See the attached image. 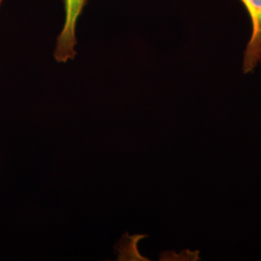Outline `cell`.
<instances>
[{"instance_id":"1","label":"cell","mask_w":261,"mask_h":261,"mask_svg":"<svg viewBox=\"0 0 261 261\" xmlns=\"http://www.w3.org/2000/svg\"><path fill=\"white\" fill-rule=\"evenodd\" d=\"M86 4L87 0H64V22L56 39L54 51V57L59 63H66L75 59L77 44L76 25Z\"/></svg>"},{"instance_id":"2","label":"cell","mask_w":261,"mask_h":261,"mask_svg":"<svg viewBox=\"0 0 261 261\" xmlns=\"http://www.w3.org/2000/svg\"><path fill=\"white\" fill-rule=\"evenodd\" d=\"M251 20V36L243 54L242 71L245 75L255 71L261 54V0H240Z\"/></svg>"},{"instance_id":"3","label":"cell","mask_w":261,"mask_h":261,"mask_svg":"<svg viewBox=\"0 0 261 261\" xmlns=\"http://www.w3.org/2000/svg\"><path fill=\"white\" fill-rule=\"evenodd\" d=\"M258 67L260 68V75H261V54L260 57H259V61H258Z\"/></svg>"},{"instance_id":"4","label":"cell","mask_w":261,"mask_h":261,"mask_svg":"<svg viewBox=\"0 0 261 261\" xmlns=\"http://www.w3.org/2000/svg\"><path fill=\"white\" fill-rule=\"evenodd\" d=\"M2 2H3V0H0V6H1V4H2Z\"/></svg>"}]
</instances>
